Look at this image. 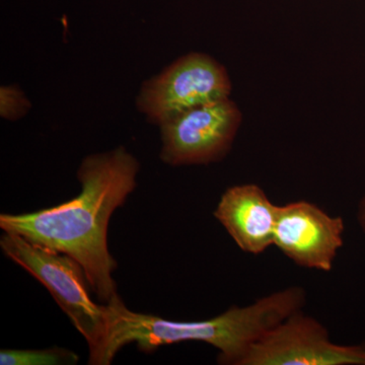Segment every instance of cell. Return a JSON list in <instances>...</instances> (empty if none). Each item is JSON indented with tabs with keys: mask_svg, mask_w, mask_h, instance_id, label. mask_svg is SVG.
<instances>
[{
	"mask_svg": "<svg viewBox=\"0 0 365 365\" xmlns=\"http://www.w3.org/2000/svg\"><path fill=\"white\" fill-rule=\"evenodd\" d=\"M138 160L123 146L83 158L78 170V196L51 207L21 215H0L4 232L21 235L42 248L63 253L83 268L91 292L103 304L118 294V267L108 245L113 213L137 186Z\"/></svg>",
	"mask_w": 365,
	"mask_h": 365,
	"instance_id": "cell-1",
	"label": "cell"
},
{
	"mask_svg": "<svg viewBox=\"0 0 365 365\" xmlns=\"http://www.w3.org/2000/svg\"><path fill=\"white\" fill-rule=\"evenodd\" d=\"M307 302L306 289L292 287L261 297L246 307L232 306L215 318L174 321L155 314L137 313L119 294L105 304L107 343L104 365H110L125 346L135 344L139 351L153 353L162 346L202 342L218 351L217 364L241 365L250 348L273 327Z\"/></svg>",
	"mask_w": 365,
	"mask_h": 365,
	"instance_id": "cell-2",
	"label": "cell"
},
{
	"mask_svg": "<svg viewBox=\"0 0 365 365\" xmlns=\"http://www.w3.org/2000/svg\"><path fill=\"white\" fill-rule=\"evenodd\" d=\"M0 249L6 258L39 281L85 338L90 352L88 364L104 365L108 336L105 304L91 299L90 285L78 262L11 232L0 237Z\"/></svg>",
	"mask_w": 365,
	"mask_h": 365,
	"instance_id": "cell-3",
	"label": "cell"
},
{
	"mask_svg": "<svg viewBox=\"0 0 365 365\" xmlns=\"http://www.w3.org/2000/svg\"><path fill=\"white\" fill-rule=\"evenodd\" d=\"M230 74L217 60L201 52H190L160 74L144 81L136 107L153 125L216 101L230 98Z\"/></svg>",
	"mask_w": 365,
	"mask_h": 365,
	"instance_id": "cell-4",
	"label": "cell"
},
{
	"mask_svg": "<svg viewBox=\"0 0 365 365\" xmlns=\"http://www.w3.org/2000/svg\"><path fill=\"white\" fill-rule=\"evenodd\" d=\"M242 122L241 109L223 98L188 111L160 125V158L170 167L206 165L225 158Z\"/></svg>",
	"mask_w": 365,
	"mask_h": 365,
	"instance_id": "cell-5",
	"label": "cell"
},
{
	"mask_svg": "<svg viewBox=\"0 0 365 365\" xmlns=\"http://www.w3.org/2000/svg\"><path fill=\"white\" fill-rule=\"evenodd\" d=\"M241 365H365V343L336 344L321 322L299 309L254 343Z\"/></svg>",
	"mask_w": 365,
	"mask_h": 365,
	"instance_id": "cell-6",
	"label": "cell"
},
{
	"mask_svg": "<svg viewBox=\"0 0 365 365\" xmlns=\"http://www.w3.org/2000/svg\"><path fill=\"white\" fill-rule=\"evenodd\" d=\"M345 225L314 203L294 201L277 208L273 245L299 267L332 271L344 244Z\"/></svg>",
	"mask_w": 365,
	"mask_h": 365,
	"instance_id": "cell-7",
	"label": "cell"
},
{
	"mask_svg": "<svg viewBox=\"0 0 365 365\" xmlns=\"http://www.w3.org/2000/svg\"><path fill=\"white\" fill-rule=\"evenodd\" d=\"M277 208L258 185H235L223 192L213 216L242 251L258 256L273 245Z\"/></svg>",
	"mask_w": 365,
	"mask_h": 365,
	"instance_id": "cell-8",
	"label": "cell"
},
{
	"mask_svg": "<svg viewBox=\"0 0 365 365\" xmlns=\"http://www.w3.org/2000/svg\"><path fill=\"white\" fill-rule=\"evenodd\" d=\"M79 355L67 348L53 346L45 349H1V365H76Z\"/></svg>",
	"mask_w": 365,
	"mask_h": 365,
	"instance_id": "cell-9",
	"label": "cell"
},
{
	"mask_svg": "<svg viewBox=\"0 0 365 365\" xmlns=\"http://www.w3.org/2000/svg\"><path fill=\"white\" fill-rule=\"evenodd\" d=\"M31 103L16 86H2L0 88V115L6 120L21 119L30 111Z\"/></svg>",
	"mask_w": 365,
	"mask_h": 365,
	"instance_id": "cell-10",
	"label": "cell"
},
{
	"mask_svg": "<svg viewBox=\"0 0 365 365\" xmlns=\"http://www.w3.org/2000/svg\"><path fill=\"white\" fill-rule=\"evenodd\" d=\"M357 222H359L362 234H364L365 237V194L364 196L360 199L359 207H357Z\"/></svg>",
	"mask_w": 365,
	"mask_h": 365,
	"instance_id": "cell-11",
	"label": "cell"
}]
</instances>
